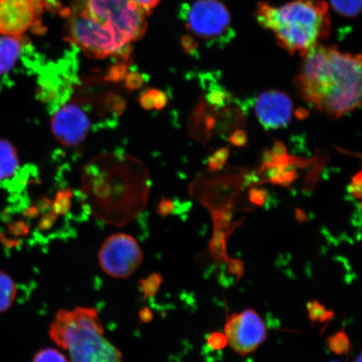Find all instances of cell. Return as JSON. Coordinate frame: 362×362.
I'll list each match as a JSON object with an SVG mask.
<instances>
[{"instance_id":"1","label":"cell","mask_w":362,"mask_h":362,"mask_svg":"<svg viewBox=\"0 0 362 362\" xmlns=\"http://www.w3.org/2000/svg\"><path fill=\"white\" fill-rule=\"evenodd\" d=\"M151 189L148 170L139 158L120 152L90 160L81 175V196L90 214L122 226L141 214Z\"/></svg>"},{"instance_id":"2","label":"cell","mask_w":362,"mask_h":362,"mask_svg":"<svg viewBox=\"0 0 362 362\" xmlns=\"http://www.w3.org/2000/svg\"><path fill=\"white\" fill-rule=\"evenodd\" d=\"M302 56L296 87L306 102L334 119L361 106V55L317 45Z\"/></svg>"},{"instance_id":"3","label":"cell","mask_w":362,"mask_h":362,"mask_svg":"<svg viewBox=\"0 0 362 362\" xmlns=\"http://www.w3.org/2000/svg\"><path fill=\"white\" fill-rule=\"evenodd\" d=\"M256 18L291 54L303 55L327 39L332 29L328 4L321 0H293L282 6L262 2Z\"/></svg>"},{"instance_id":"4","label":"cell","mask_w":362,"mask_h":362,"mask_svg":"<svg viewBox=\"0 0 362 362\" xmlns=\"http://www.w3.org/2000/svg\"><path fill=\"white\" fill-rule=\"evenodd\" d=\"M49 333L57 345L69 351L71 362H123L121 353L104 337L96 310H61Z\"/></svg>"},{"instance_id":"5","label":"cell","mask_w":362,"mask_h":362,"mask_svg":"<svg viewBox=\"0 0 362 362\" xmlns=\"http://www.w3.org/2000/svg\"><path fill=\"white\" fill-rule=\"evenodd\" d=\"M72 10L85 13L108 27L128 44L147 30V13L133 0H74Z\"/></svg>"},{"instance_id":"6","label":"cell","mask_w":362,"mask_h":362,"mask_svg":"<svg viewBox=\"0 0 362 362\" xmlns=\"http://www.w3.org/2000/svg\"><path fill=\"white\" fill-rule=\"evenodd\" d=\"M67 37L89 57L103 59L129 45L115 31L85 13L71 10L67 18Z\"/></svg>"},{"instance_id":"7","label":"cell","mask_w":362,"mask_h":362,"mask_svg":"<svg viewBox=\"0 0 362 362\" xmlns=\"http://www.w3.org/2000/svg\"><path fill=\"white\" fill-rule=\"evenodd\" d=\"M188 29L207 42H221L232 30L230 13L219 0H197L185 13Z\"/></svg>"},{"instance_id":"8","label":"cell","mask_w":362,"mask_h":362,"mask_svg":"<svg viewBox=\"0 0 362 362\" xmlns=\"http://www.w3.org/2000/svg\"><path fill=\"white\" fill-rule=\"evenodd\" d=\"M102 269L112 277L124 279L132 275L143 260L141 247L129 234L117 233L106 239L99 252Z\"/></svg>"},{"instance_id":"9","label":"cell","mask_w":362,"mask_h":362,"mask_svg":"<svg viewBox=\"0 0 362 362\" xmlns=\"http://www.w3.org/2000/svg\"><path fill=\"white\" fill-rule=\"evenodd\" d=\"M224 334L230 347L243 356L255 352L268 337L264 320L251 308L230 315L225 324Z\"/></svg>"},{"instance_id":"10","label":"cell","mask_w":362,"mask_h":362,"mask_svg":"<svg viewBox=\"0 0 362 362\" xmlns=\"http://www.w3.org/2000/svg\"><path fill=\"white\" fill-rule=\"evenodd\" d=\"M90 129V121L83 108L67 103L56 110L52 119L54 137L65 146H76L85 139Z\"/></svg>"},{"instance_id":"11","label":"cell","mask_w":362,"mask_h":362,"mask_svg":"<svg viewBox=\"0 0 362 362\" xmlns=\"http://www.w3.org/2000/svg\"><path fill=\"white\" fill-rule=\"evenodd\" d=\"M40 0H0V35L22 36L33 26Z\"/></svg>"},{"instance_id":"12","label":"cell","mask_w":362,"mask_h":362,"mask_svg":"<svg viewBox=\"0 0 362 362\" xmlns=\"http://www.w3.org/2000/svg\"><path fill=\"white\" fill-rule=\"evenodd\" d=\"M293 104L281 90H269L262 93L255 102L257 119L265 129H275L287 127L291 121Z\"/></svg>"},{"instance_id":"13","label":"cell","mask_w":362,"mask_h":362,"mask_svg":"<svg viewBox=\"0 0 362 362\" xmlns=\"http://www.w3.org/2000/svg\"><path fill=\"white\" fill-rule=\"evenodd\" d=\"M21 49V36H0V76L6 74L16 65Z\"/></svg>"},{"instance_id":"14","label":"cell","mask_w":362,"mask_h":362,"mask_svg":"<svg viewBox=\"0 0 362 362\" xmlns=\"http://www.w3.org/2000/svg\"><path fill=\"white\" fill-rule=\"evenodd\" d=\"M19 165V156L15 146L7 140L0 139V180L11 177Z\"/></svg>"},{"instance_id":"15","label":"cell","mask_w":362,"mask_h":362,"mask_svg":"<svg viewBox=\"0 0 362 362\" xmlns=\"http://www.w3.org/2000/svg\"><path fill=\"white\" fill-rule=\"evenodd\" d=\"M16 296V287L13 280L0 271V313L10 309Z\"/></svg>"},{"instance_id":"16","label":"cell","mask_w":362,"mask_h":362,"mask_svg":"<svg viewBox=\"0 0 362 362\" xmlns=\"http://www.w3.org/2000/svg\"><path fill=\"white\" fill-rule=\"evenodd\" d=\"M228 233L223 230L215 229V234L209 244V251L211 255L217 262H226L229 257L226 252V238L228 237Z\"/></svg>"},{"instance_id":"17","label":"cell","mask_w":362,"mask_h":362,"mask_svg":"<svg viewBox=\"0 0 362 362\" xmlns=\"http://www.w3.org/2000/svg\"><path fill=\"white\" fill-rule=\"evenodd\" d=\"M327 345L337 356H347L351 349L350 338L344 328L327 337Z\"/></svg>"},{"instance_id":"18","label":"cell","mask_w":362,"mask_h":362,"mask_svg":"<svg viewBox=\"0 0 362 362\" xmlns=\"http://www.w3.org/2000/svg\"><path fill=\"white\" fill-rule=\"evenodd\" d=\"M306 309L311 322L325 323V327L334 318V311L327 310V308L318 300H312L308 303Z\"/></svg>"},{"instance_id":"19","label":"cell","mask_w":362,"mask_h":362,"mask_svg":"<svg viewBox=\"0 0 362 362\" xmlns=\"http://www.w3.org/2000/svg\"><path fill=\"white\" fill-rule=\"evenodd\" d=\"M330 6L339 15L354 18L361 11V0H329Z\"/></svg>"},{"instance_id":"20","label":"cell","mask_w":362,"mask_h":362,"mask_svg":"<svg viewBox=\"0 0 362 362\" xmlns=\"http://www.w3.org/2000/svg\"><path fill=\"white\" fill-rule=\"evenodd\" d=\"M230 155L229 148L226 147L218 149L214 155L208 158V167L211 171H217L223 168Z\"/></svg>"},{"instance_id":"21","label":"cell","mask_w":362,"mask_h":362,"mask_svg":"<svg viewBox=\"0 0 362 362\" xmlns=\"http://www.w3.org/2000/svg\"><path fill=\"white\" fill-rule=\"evenodd\" d=\"M142 106L144 107L148 108V110H151V108H157V110H160V108L164 107L165 104L167 103V98L164 94H161V93L158 92H152L148 93L141 99Z\"/></svg>"},{"instance_id":"22","label":"cell","mask_w":362,"mask_h":362,"mask_svg":"<svg viewBox=\"0 0 362 362\" xmlns=\"http://www.w3.org/2000/svg\"><path fill=\"white\" fill-rule=\"evenodd\" d=\"M33 362H68V361L57 350L44 349L35 355Z\"/></svg>"},{"instance_id":"23","label":"cell","mask_w":362,"mask_h":362,"mask_svg":"<svg viewBox=\"0 0 362 362\" xmlns=\"http://www.w3.org/2000/svg\"><path fill=\"white\" fill-rule=\"evenodd\" d=\"M207 346L214 351H221L225 349L228 345V338L224 333L214 332L207 337Z\"/></svg>"},{"instance_id":"24","label":"cell","mask_w":362,"mask_h":362,"mask_svg":"<svg viewBox=\"0 0 362 362\" xmlns=\"http://www.w3.org/2000/svg\"><path fill=\"white\" fill-rule=\"evenodd\" d=\"M269 198V192L264 188L253 187L249 191V201L257 206H262Z\"/></svg>"},{"instance_id":"25","label":"cell","mask_w":362,"mask_h":362,"mask_svg":"<svg viewBox=\"0 0 362 362\" xmlns=\"http://www.w3.org/2000/svg\"><path fill=\"white\" fill-rule=\"evenodd\" d=\"M226 265L228 267L230 274L237 277V282L242 279L244 274V264L242 260L233 259L229 257L228 260L226 262Z\"/></svg>"},{"instance_id":"26","label":"cell","mask_w":362,"mask_h":362,"mask_svg":"<svg viewBox=\"0 0 362 362\" xmlns=\"http://www.w3.org/2000/svg\"><path fill=\"white\" fill-rule=\"evenodd\" d=\"M228 141L232 144L233 146L238 148L246 147L247 144V134L245 131L243 129H237L230 136Z\"/></svg>"},{"instance_id":"27","label":"cell","mask_w":362,"mask_h":362,"mask_svg":"<svg viewBox=\"0 0 362 362\" xmlns=\"http://www.w3.org/2000/svg\"><path fill=\"white\" fill-rule=\"evenodd\" d=\"M361 171H359L351 180V183L348 187V192L356 199L361 200Z\"/></svg>"},{"instance_id":"28","label":"cell","mask_w":362,"mask_h":362,"mask_svg":"<svg viewBox=\"0 0 362 362\" xmlns=\"http://www.w3.org/2000/svg\"><path fill=\"white\" fill-rule=\"evenodd\" d=\"M133 1L138 4L142 10L148 13H151L153 8H155L160 0H133Z\"/></svg>"},{"instance_id":"29","label":"cell","mask_w":362,"mask_h":362,"mask_svg":"<svg viewBox=\"0 0 362 362\" xmlns=\"http://www.w3.org/2000/svg\"><path fill=\"white\" fill-rule=\"evenodd\" d=\"M272 157L277 158L287 155V148L284 146V144L279 140H275L273 148L270 151Z\"/></svg>"},{"instance_id":"30","label":"cell","mask_w":362,"mask_h":362,"mask_svg":"<svg viewBox=\"0 0 362 362\" xmlns=\"http://www.w3.org/2000/svg\"><path fill=\"white\" fill-rule=\"evenodd\" d=\"M175 209V203L168 199H163L158 206V214L161 216H167L171 214Z\"/></svg>"},{"instance_id":"31","label":"cell","mask_w":362,"mask_h":362,"mask_svg":"<svg viewBox=\"0 0 362 362\" xmlns=\"http://www.w3.org/2000/svg\"><path fill=\"white\" fill-rule=\"evenodd\" d=\"M296 115L298 119H305L309 116V112L304 110V108H298L296 112Z\"/></svg>"},{"instance_id":"32","label":"cell","mask_w":362,"mask_h":362,"mask_svg":"<svg viewBox=\"0 0 362 362\" xmlns=\"http://www.w3.org/2000/svg\"><path fill=\"white\" fill-rule=\"evenodd\" d=\"M296 219L300 221V223H303V221H305L307 220V216L304 211L300 209L296 210Z\"/></svg>"},{"instance_id":"33","label":"cell","mask_w":362,"mask_h":362,"mask_svg":"<svg viewBox=\"0 0 362 362\" xmlns=\"http://www.w3.org/2000/svg\"><path fill=\"white\" fill-rule=\"evenodd\" d=\"M355 362H362V356L361 354H360L358 356V357H357L356 360L355 361Z\"/></svg>"},{"instance_id":"34","label":"cell","mask_w":362,"mask_h":362,"mask_svg":"<svg viewBox=\"0 0 362 362\" xmlns=\"http://www.w3.org/2000/svg\"><path fill=\"white\" fill-rule=\"evenodd\" d=\"M332 362H339V361H332Z\"/></svg>"}]
</instances>
